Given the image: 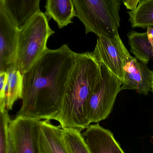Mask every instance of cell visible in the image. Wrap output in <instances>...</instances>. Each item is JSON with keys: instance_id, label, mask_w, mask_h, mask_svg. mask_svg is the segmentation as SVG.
<instances>
[{"instance_id": "obj_1", "label": "cell", "mask_w": 153, "mask_h": 153, "mask_svg": "<svg viewBox=\"0 0 153 153\" xmlns=\"http://www.w3.org/2000/svg\"><path fill=\"white\" fill-rule=\"evenodd\" d=\"M75 55L67 44L48 49L23 74L22 104L16 116L56 120Z\"/></svg>"}, {"instance_id": "obj_2", "label": "cell", "mask_w": 153, "mask_h": 153, "mask_svg": "<svg viewBox=\"0 0 153 153\" xmlns=\"http://www.w3.org/2000/svg\"><path fill=\"white\" fill-rule=\"evenodd\" d=\"M75 63L56 121L62 128L82 131L90 125L86 116L88 99L102 78L100 63L91 52L76 53Z\"/></svg>"}, {"instance_id": "obj_3", "label": "cell", "mask_w": 153, "mask_h": 153, "mask_svg": "<svg viewBox=\"0 0 153 153\" xmlns=\"http://www.w3.org/2000/svg\"><path fill=\"white\" fill-rule=\"evenodd\" d=\"M76 17L84 24L86 34L113 38L118 35L121 0H72Z\"/></svg>"}, {"instance_id": "obj_4", "label": "cell", "mask_w": 153, "mask_h": 153, "mask_svg": "<svg viewBox=\"0 0 153 153\" xmlns=\"http://www.w3.org/2000/svg\"><path fill=\"white\" fill-rule=\"evenodd\" d=\"M49 21L45 13L41 11L19 30L17 68L22 75L48 49L47 41L54 33Z\"/></svg>"}, {"instance_id": "obj_5", "label": "cell", "mask_w": 153, "mask_h": 153, "mask_svg": "<svg viewBox=\"0 0 153 153\" xmlns=\"http://www.w3.org/2000/svg\"><path fill=\"white\" fill-rule=\"evenodd\" d=\"M102 78L90 94L86 103L85 113L89 124L107 118L111 112L123 82L101 64Z\"/></svg>"}, {"instance_id": "obj_6", "label": "cell", "mask_w": 153, "mask_h": 153, "mask_svg": "<svg viewBox=\"0 0 153 153\" xmlns=\"http://www.w3.org/2000/svg\"><path fill=\"white\" fill-rule=\"evenodd\" d=\"M41 121L22 116L10 121L9 133L13 153H41Z\"/></svg>"}, {"instance_id": "obj_7", "label": "cell", "mask_w": 153, "mask_h": 153, "mask_svg": "<svg viewBox=\"0 0 153 153\" xmlns=\"http://www.w3.org/2000/svg\"><path fill=\"white\" fill-rule=\"evenodd\" d=\"M91 53L99 63L123 81L124 69L131 55L119 35L111 38L98 36Z\"/></svg>"}, {"instance_id": "obj_8", "label": "cell", "mask_w": 153, "mask_h": 153, "mask_svg": "<svg viewBox=\"0 0 153 153\" xmlns=\"http://www.w3.org/2000/svg\"><path fill=\"white\" fill-rule=\"evenodd\" d=\"M19 30L0 2V72L11 66L17 68Z\"/></svg>"}, {"instance_id": "obj_9", "label": "cell", "mask_w": 153, "mask_h": 153, "mask_svg": "<svg viewBox=\"0 0 153 153\" xmlns=\"http://www.w3.org/2000/svg\"><path fill=\"white\" fill-rule=\"evenodd\" d=\"M153 75V71L146 64L130 55L124 69L121 90H134L140 94L148 95L152 88Z\"/></svg>"}, {"instance_id": "obj_10", "label": "cell", "mask_w": 153, "mask_h": 153, "mask_svg": "<svg viewBox=\"0 0 153 153\" xmlns=\"http://www.w3.org/2000/svg\"><path fill=\"white\" fill-rule=\"evenodd\" d=\"M82 134L91 153H125L112 133L98 123L90 124Z\"/></svg>"}, {"instance_id": "obj_11", "label": "cell", "mask_w": 153, "mask_h": 153, "mask_svg": "<svg viewBox=\"0 0 153 153\" xmlns=\"http://www.w3.org/2000/svg\"><path fill=\"white\" fill-rule=\"evenodd\" d=\"M8 16L18 28L25 26L36 14L41 12L40 0H0Z\"/></svg>"}, {"instance_id": "obj_12", "label": "cell", "mask_w": 153, "mask_h": 153, "mask_svg": "<svg viewBox=\"0 0 153 153\" xmlns=\"http://www.w3.org/2000/svg\"><path fill=\"white\" fill-rule=\"evenodd\" d=\"M40 145L41 153H71L63 138L62 129L51 120L41 121Z\"/></svg>"}, {"instance_id": "obj_13", "label": "cell", "mask_w": 153, "mask_h": 153, "mask_svg": "<svg viewBox=\"0 0 153 153\" xmlns=\"http://www.w3.org/2000/svg\"><path fill=\"white\" fill-rule=\"evenodd\" d=\"M45 8V16L54 20L60 29L73 23L72 19L76 16L72 0H47Z\"/></svg>"}, {"instance_id": "obj_14", "label": "cell", "mask_w": 153, "mask_h": 153, "mask_svg": "<svg viewBox=\"0 0 153 153\" xmlns=\"http://www.w3.org/2000/svg\"><path fill=\"white\" fill-rule=\"evenodd\" d=\"M130 51L140 62L147 64L153 58V46L149 42L146 33L131 31L128 33Z\"/></svg>"}, {"instance_id": "obj_15", "label": "cell", "mask_w": 153, "mask_h": 153, "mask_svg": "<svg viewBox=\"0 0 153 153\" xmlns=\"http://www.w3.org/2000/svg\"><path fill=\"white\" fill-rule=\"evenodd\" d=\"M128 14L131 27H153V0H140L137 8Z\"/></svg>"}, {"instance_id": "obj_16", "label": "cell", "mask_w": 153, "mask_h": 153, "mask_svg": "<svg viewBox=\"0 0 153 153\" xmlns=\"http://www.w3.org/2000/svg\"><path fill=\"white\" fill-rule=\"evenodd\" d=\"M8 82L6 90V108L11 110L16 101L22 98L23 75L17 68L11 66L7 71Z\"/></svg>"}, {"instance_id": "obj_17", "label": "cell", "mask_w": 153, "mask_h": 153, "mask_svg": "<svg viewBox=\"0 0 153 153\" xmlns=\"http://www.w3.org/2000/svg\"><path fill=\"white\" fill-rule=\"evenodd\" d=\"M63 138L71 153H91L81 131L74 129H62Z\"/></svg>"}, {"instance_id": "obj_18", "label": "cell", "mask_w": 153, "mask_h": 153, "mask_svg": "<svg viewBox=\"0 0 153 153\" xmlns=\"http://www.w3.org/2000/svg\"><path fill=\"white\" fill-rule=\"evenodd\" d=\"M0 111V153H8L9 144V125L10 120L7 109Z\"/></svg>"}, {"instance_id": "obj_19", "label": "cell", "mask_w": 153, "mask_h": 153, "mask_svg": "<svg viewBox=\"0 0 153 153\" xmlns=\"http://www.w3.org/2000/svg\"><path fill=\"white\" fill-rule=\"evenodd\" d=\"M8 82L7 71L0 72V111L6 110V90Z\"/></svg>"}, {"instance_id": "obj_20", "label": "cell", "mask_w": 153, "mask_h": 153, "mask_svg": "<svg viewBox=\"0 0 153 153\" xmlns=\"http://www.w3.org/2000/svg\"><path fill=\"white\" fill-rule=\"evenodd\" d=\"M140 0H127L123 1V3L127 9L131 11L135 10L138 5Z\"/></svg>"}, {"instance_id": "obj_21", "label": "cell", "mask_w": 153, "mask_h": 153, "mask_svg": "<svg viewBox=\"0 0 153 153\" xmlns=\"http://www.w3.org/2000/svg\"><path fill=\"white\" fill-rule=\"evenodd\" d=\"M146 33L149 40L153 46V27H148Z\"/></svg>"}, {"instance_id": "obj_22", "label": "cell", "mask_w": 153, "mask_h": 153, "mask_svg": "<svg viewBox=\"0 0 153 153\" xmlns=\"http://www.w3.org/2000/svg\"><path fill=\"white\" fill-rule=\"evenodd\" d=\"M8 153H13V149H12V145H11V141L9 136V144L8 152Z\"/></svg>"}, {"instance_id": "obj_23", "label": "cell", "mask_w": 153, "mask_h": 153, "mask_svg": "<svg viewBox=\"0 0 153 153\" xmlns=\"http://www.w3.org/2000/svg\"><path fill=\"white\" fill-rule=\"evenodd\" d=\"M151 91L153 93V81H152V88H151Z\"/></svg>"}]
</instances>
